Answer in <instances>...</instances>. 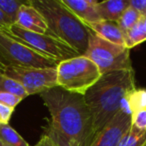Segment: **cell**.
I'll list each match as a JSON object with an SVG mask.
<instances>
[{"label": "cell", "instance_id": "1", "mask_svg": "<svg viewBox=\"0 0 146 146\" xmlns=\"http://www.w3.org/2000/svg\"><path fill=\"white\" fill-rule=\"evenodd\" d=\"M50 113L45 135L59 146H89L94 139L92 117L81 94L56 86L40 93Z\"/></svg>", "mask_w": 146, "mask_h": 146}, {"label": "cell", "instance_id": "2", "mask_svg": "<svg viewBox=\"0 0 146 146\" xmlns=\"http://www.w3.org/2000/svg\"><path fill=\"white\" fill-rule=\"evenodd\" d=\"M135 87L133 68L111 71L102 74L84 94V100L91 113L94 137L125 105V98Z\"/></svg>", "mask_w": 146, "mask_h": 146}, {"label": "cell", "instance_id": "3", "mask_svg": "<svg viewBox=\"0 0 146 146\" xmlns=\"http://www.w3.org/2000/svg\"><path fill=\"white\" fill-rule=\"evenodd\" d=\"M30 4L43 16L51 35L85 54L91 31L61 0H30Z\"/></svg>", "mask_w": 146, "mask_h": 146}, {"label": "cell", "instance_id": "4", "mask_svg": "<svg viewBox=\"0 0 146 146\" xmlns=\"http://www.w3.org/2000/svg\"><path fill=\"white\" fill-rule=\"evenodd\" d=\"M56 72L59 87L81 95H84L102 75L98 67L84 55L59 62Z\"/></svg>", "mask_w": 146, "mask_h": 146}, {"label": "cell", "instance_id": "5", "mask_svg": "<svg viewBox=\"0 0 146 146\" xmlns=\"http://www.w3.org/2000/svg\"><path fill=\"white\" fill-rule=\"evenodd\" d=\"M3 31L13 39L26 45L27 47L38 52L39 54L54 59L58 62L74 58L80 55L70 45L51 34L30 32L17 26L16 24Z\"/></svg>", "mask_w": 146, "mask_h": 146}, {"label": "cell", "instance_id": "6", "mask_svg": "<svg viewBox=\"0 0 146 146\" xmlns=\"http://www.w3.org/2000/svg\"><path fill=\"white\" fill-rule=\"evenodd\" d=\"M84 56L89 58L98 67L100 73L131 69L130 49L111 43L91 31L88 47Z\"/></svg>", "mask_w": 146, "mask_h": 146}, {"label": "cell", "instance_id": "7", "mask_svg": "<svg viewBox=\"0 0 146 146\" xmlns=\"http://www.w3.org/2000/svg\"><path fill=\"white\" fill-rule=\"evenodd\" d=\"M58 61L39 54L0 29V67L53 68Z\"/></svg>", "mask_w": 146, "mask_h": 146}, {"label": "cell", "instance_id": "8", "mask_svg": "<svg viewBox=\"0 0 146 146\" xmlns=\"http://www.w3.org/2000/svg\"><path fill=\"white\" fill-rule=\"evenodd\" d=\"M0 73L18 82L24 88L28 96L40 94L58 86L56 67H0Z\"/></svg>", "mask_w": 146, "mask_h": 146}, {"label": "cell", "instance_id": "9", "mask_svg": "<svg viewBox=\"0 0 146 146\" xmlns=\"http://www.w3.org/2000/svg\"><path fill=\"white\" fill-rule=\"evenodd\" d=\"M126 99V98H125ZM131 126V112L127 105L99 132L89 146H117L120 139Z\"/></svg>", "mask_w": 146, "mask_h": 146}, {"label": "cell", "instance_id": "10", "mask_svg": "<svg viewBox=\"0 0 146 146\" xmlns=\"http://www.w3.org/2000/svg\"><path fill=\"white\" fill-rule=\"evenodd\" d=\"M15 24L30 32L50 34L46 21L40 12L30 4V0L19 10Z\"/></svg>", "mask_w": 146, "mask_h": 146}, {"label": "cell", "instance_id": "11", "mask_svg": "<svg viewBox=\"0 0 146 146\" xmlns=\"http://www.w3.org/2000/svg\"><path fill=\"white\" fill-rule=\"evenodd\" d=\"M73 14L83 23H95L102 20L97 9L95 0H61Z\"/></svg>", "mask_w": 146, "mask_h": 146}, {"label": "cell", "instance_id": "12", "mask_svg": "<svg viewBox=\"0 0 146 146\" xmlns=\"http://www.w3.org/2000/svg\"><path fill=\"white\" fill-rule=\"evenodd\" d=\"M90 31L101 38L117 45L125 46V36L117 23L113 21L100 20L95 23H84ZM126 47V46H125Z\"/></svg>", "mask_w": 146, "mask_h": 146}, {"label": "cell", "instance_id": "13", "mask_svg": "<svg viewBox=\"0 0 146 146\" xmlns=\"http://www.w3.org/2000/svg\"><path fill=\"white\" fill-rule=\"evenodd\" d=\"M129 7V0H107L97 2V9L102 20L116 22L125 9Z\"/></svg>", "mask_w": 146, "mask_h": 146}, {"label": "cell", "instance_id": "14", "mask_svg": "<svg viewBox=\"0 0 146 146\" xmlns=\"http://www.w3.org/2000/svg\"><path fill=\"white\" fill-rule=\"evenodd\" d=\"M124 36H125V46L128 49L133 48L136 45L146 41V31L144 28L142 17L131 29H129L124 34Z\"/></svg>", "mask_w": 146, "mask_h": 146}, {"label": "cell", "instance_id": "15", "mask_svg": "<svg viewBox=\"0 0 146 146\" xmlns=\"http://www.w3.org/2000/svg\"><path fill=\"white\" fill-rule=\"evenodd\" d=\"M0 140L8 146H30L9 124L0 125Z\"/></svg>", "mask_w": 146, "mask_h": 146}, {"label": "cell", "instance_id": "16", "mask_svg": "<svg viewBox=\"0 0 146 146\" xmlns=\"http://www.w3.org/2000/svg\"><path fill=\"white\" fill-rule=\"evenodd\" d=\"M126 105L130 110L131 114L135 111L146 108V89L143 88H134L126 96Z\"/></svg>", "mask_w": 146, "mask_h": 146}, {"label": "cell", "instance_id": "17", "mask_svg": "<svg viewBox=\"0 0 146 146\" xmlns=\"http://www.w3.org/2000/svg\"><path fill=\"white\" fill-rule=\"evenodd\" d=\"M146 144V130H139L130 126L120 139L117 146H143Z\"/></svg>", "mask_w": 146, "mask_h": 146}, {"label": "cell", "instance_id": "18", "mask_svg": "<svg viewBox=\"0 0 146 146\" xmlns=\"http://www.w3.org/2000/svg\"><path fill=\"white\" fill-rule=\"evenodd\" d=\"M29 0H0V10L14 25L16 23L19 10L23 5L27 4Z\"/></svg>", "mask_w": 146, "mask_h": 146}, {"label": "cell", "instance_id": "19", "mask_svg": "<svg viewBox=\"0 0 146 146\" xmlns=\"http://www.w3.org/2000/svg\"><path fill=\"white\" fill-rule=\"evenodd\" d=\"M0 92H6V93H11L21 97L22 99L26 98L27 93L24 90V88L12 78L4 75L0 73Z\"/></svg>", "mask_w": 146, "mask_h": 146}, {"label": "cell", "instance_id": "20", "mask_svg": "<svg viewBox=\"0 0 146 146\" xmlns=\"http://www.w3.org/2000/svg\"><path fill=\"white\" fill-rule=\"evenodd\" d=\"M142 15L138 13L136 10H134L131 7H128L127 9L124 10V12L121 14V16L116 21L118 27L121 29L122 32L125 34L129 29H131L138 21L141 19Z\"/></svg>", "mask_w": 146, "mask_h": 146}, {"label": "cell", "instance_id": "21", "mask_svg": "<svg viewBox=\"0 0 146 146\" xmlns=\"http://www.w3.org/2000/svg\"><path fill=\"white\" fill-rule=\"evenodd\" d=\"M131 126L139 130H146V108L131 114Z\"/></svg>", "mask_w": 146, "mask_h": 146}, {"label": "cell", "instance_id": "22", "mask_svg": "<svg viewBox=\"0 0 146 146\" xmlns=\"http://www.w3.org/2000/svg\"><path fill=\"white\" fill-rule=\"evenodd\" d=\"M22 98L17 95L6 92H0V104H2L7 107H10L12 109H15L17 105L22 101Z\"/></svg>", "mask_w": 146, "mask_h": 146}, {"label": "cell", "instance_id": "23", "mask_svg": "<svg viewBox=\"0 0 146 146\" xmlns=\"http://www.w3.org/2000/svg\"><path fill=\"white\" fill-rule=\"evenodd\" d=\"M13 111H14V109H12V108L0 104V125L1 124H9V120L12 116Z\"/></svg>", "mask_w": 146, "mask_h": 146}, {"label": "cell", "instance_id": "24", "mask_svg": "<svg viewBox=\"0 0 146 146\" xmlns=\"http://www.w3.org/2000/svg\"><path fill=\"white\" fill-rule=\"evenodd\" d=\"M129 6L142 16H146V0H129Z\"/></svg>", "mask_w": 146, "mask_h": 146}, {"label": "cell", "instance_id": "25", "mask_svg": "<svg viewBox=\"0 0 146 146\" xmlns=\"http://www.w3.org/2000/svg\"><path fill=\"white\" fill-rule=\"evenodd\" d=\"M34 146H59V145H57L49 136L43 134L40 139H39V141Z\"/></svg>", "mask_w": 146, "mask_h": 146}, {"label": "cell", "instance_id": "26", "mask_svg": "<svg viewBox=\"0 0 146 146\" xmlns=\"http://www.w3.org/2000/svg\"><path fill=\"white\" fill-rule=\"evenodd\" d=\"M12 23L10 22L8 18L5 16V14L0 10V29L5 30V29H8L10 26H12Z\"/></svg>", "mask_w": 146, "mask_h": 146}, {"label": "cell", "instance_id": "27", "mask_svg": "<svg viewBox=\"0 0 146 146\" xmlns=\"http://www.w3.org/2000/svg\"><path fill=\"white\" fill-rule=\"evenodd\" d=\"M142 21H143L144 28H145V31H146V16H142Z\"/></svg>", "mask_w": 146, "mask_h": 146}, {"label": "cell", "instance_id": "28", "mask_svg": "<svg viewBox=\"0 0 146 146\" xmlns=\"http://www.w3.org/2000/svg\"><path fill=\"white\" fill-rule=\"evenodd\" d=\"M0 146H8L7 144H5L4 142H2L1 140H0Z\"/></svg>", "mask_w": 146, "mask_h": 146}, {"label": "cell", "instance_id": "29", "mask_svg": "<svg viewBox=\"0 0 146 146\" xmlns=\"http://www.w3.org/2000/svg\"><path fill=\"white\" fill-rule=\"evenodd\" d=\"M143 146H146V144H145V145H143Z\"/></svg>", "mask_w": 146, "mask_h": 146}]
</instances>
